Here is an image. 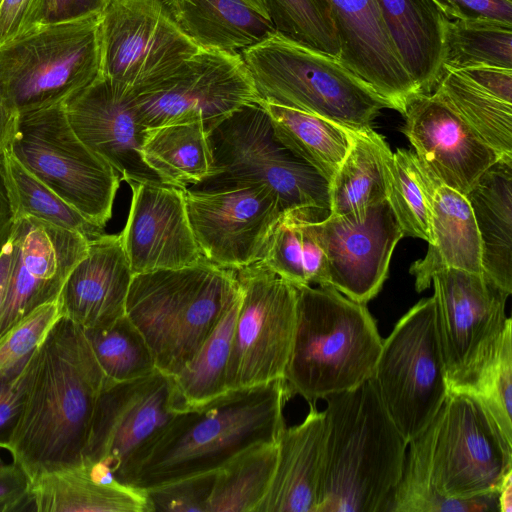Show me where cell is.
<instances>
[{
	"label": "cell",
	"mask_w": 512,
	"mask_h": 512,
	"mask_svg": "<svg viewBox=\"0 0 512 512\" xmlns=\"http://www.w3.org/2000/svg\"><path fill=\"white\" fill-rule=\"evenodd\" d=\"M432 282L449 391L461 390L492 355L512 321L505 312L510 295L483 271L444 269Z\"/></svg>",
	"instance_id": "cell-15"
},
{
	"label": "cell",
	"mask_w": 512,
	"mask_h": 512,
	"mask_svg": "<svg viewBox=\"0 0 512 512\" xmlns=\"http://www.w3.org/2000/svg\"><path fill=\"white\" fill-rule=\"evenodd\" d=\"M457 70L484 91L512 103V69L480 66Z\"/></svg>",
	"instance_id": "cell-51"
},
{
	"label": "cell",
	"mask_w": 512,
	"mask_h": 512,
	"mask_svg": "<svg viewBox=\"0 0 512 512\" xmlns=\"http://www.w3.org/2000/svg\"><path fill=\"white\" fill-rule=\"evenodd\" d=\"M12 238L14 258L0 311V337L33 310L58 299L90 240L32 216L17 218Z\"/></svg>",
	"instance_id": "cell-19"
},
{
	"label": "cell",
	"mask_w": 512,
	"mask_h": 512,
	"mask_svg": "<svg viewBox=\"0 0 512 512\" xmlns=\"http://www.w3.org/2000/svg\"><path fill=\"white\" fill-rule=\"evenodd\" d=\"M6 150L89 222L104 229L121 179L75 134L63 103L17 115Z\"/></svg>",
	"instance_id": "cell-9"
},
{
	"label": "cell",
	"mask_w": 512,
	"mask_h": 512,
	"mask_svg": "<svg viewBox=\"0 0 512 512\" xmlns=\"http://www.w3.org/2000/svg\"><path fill=\"white\" fill-rule=\"evenodd\" d=\"M312 226L326 258L327 285L366 304L381 290L402 229L387 199L359 215H332Z\"/></svg>",
	"instance_id": "cell-18"
},
{
	"label": "cell",
	"mask_w": 512,
	"mask_h": 512,
	"mask_svg": "<svg viewBox=\"0 0 512 512\" xmlns=\"http://www.w3.org/2000/svg\"><path fill=\"white\" fill-rule=\"evenodd\" d=\"M324 400L326 438L317 512H390L408 442L372 379Z\"/></svg>",
	"instance_id": "cell-3"
},
{
	"label": "cell",
	"mask_w": 512,
	"mask_h": 512,
	"mask_svg": "<svg viewBox=\"0 0 512 512\" xmlns=\"http://www.w3.org/2000/svg\"><path fill=\"white\" fill-rule=\"evenodd\" d=\"M17 115L6 105L0 94V154L7 148L12 137Z\"/></svg>",
	"instance_id": "cell-54"
},
{
	"label": "cell",
	"mask_w": 512,
	"mask_h": 512,
	"mask_svg": "<svg viewBox=\"0 0 512 512\" xmlns=\"http://www.w3.org/2000/svg\"><path fill=\"white\" fill-rule=\"evenodd\" d=\"M146 128L202 123L208 132L244 105L261 100L238 52L199 49L157 87L132 97Z\"/></svg>",
	"instance_id": "cell-16"
},
{
	"label": "cell",
	"mask_w": 512,
	"mask_h": 512,
	"mask_svg": "<svg viewBox=\"0 0 512 512\" xmlns=\"http://www.w3.org/2000/svg\"><path fill=\"white\" fill-rule=\"evenodd\" d=\"M42 0H0V49L36 27Z\"/></svg>",
	"instance_id": "cell-47"
},
{
	"label": "cell",
	"mask_w": 512,
	"mask_h": 512,
	"mask_svg": "<svg viewBox=\"0 0 512 512\" xmlns=\"http://www.w3.org/2000/svg\"><path fill=\"white\" fill-rule=\"evenodd\" d=\"M35 351L9 372L0 376V448H8L19 422Z\"/></svg>",
	"instance_id": "cell-46"
},
{
	"label": "cell",
	"mask_w": 512,
	"mask_h": 512,
	"mask_svg": "<svg viewBox=\"0 0 512 512\" xmlns=\"http://www.w3.org/2000/svg\"><path fill=\"white\" fill-rule=\"evenodd\" d=\"M296 324L284 381L308 402L351 390L373 375L383 340L366 304L331 286H295Z\"/></svg>",
	"instance_id": "cell-4"
},
{
	"label": "cell",
	"mask_w": 512,
	"mask_h": 512,
	"mask_svg": "<svg viewBox=\"0 0 512 512\" xmlns=\"http://www.w3.org/2000/svg\"><path fill=\"white\" fill-rule=\"evenodd\" d=\"M132 191L126 224L120 232L134 274L177 269L198 262L184 189L129 182Z\"/></svg>",
	"instance_id": "cell-22"
},
{
	"label": "cell",
	"mask_w": 512,
	"mask_h": 512,
	"mask_svg": "<svg viewBox=\"0 0 512 512\" xmlns=\"http://www.w3.org/2000/svg\"><path fill=\"white\" fill-rule=\"evenodd\" d=\"M480 235L482 270L512 293V155L500 157L465 195Z\"/></svg>",
	"instance_id": "cell-30"
},
{
	"label": "cell",
	"mask_w": 512,
	"mask_h": 512,
	"mask_svg": "<svg viewBox=\"0 0 512 512\" xmlns=\"http://www.w3.org/2000/svg\"><path fill=\"white\" fill-rule=\"evenodd\" d=\"M208 130L202 123L146 128L142 157L166 185L186 189L207 178L213 169Z\"/></svg>",
	"instance_id": "cell-31"
},
{
	"label": "cell",
	"mask_w": 512,
	"mask_h": 512,
	"mask_svg": "<svg viewBox=\"0 0 512 512\" xmlns=\"http://www.w3.org/2000/svg\"><path fill=\"white\" fill-rule=\"evenodd\" d=\"M4 163L16 217L32 216L54 225L79 232L89 239L103 230L81 215L53 190L25 169L8 151Z\"/></svg>",
	"instance_id": "cell-40"
},
{
	"label": "cell",
	"mask_w": 512,
	"mask_h": 512,
	"mask_svg": "<svg viewBox=\"0 0 512 512\" xmlns=\"http://www.w3.org/2000/svg\"><path fill=\"white\" fill-rule=\"evenodd\" d=\"M31 481L16 463L0 464V512L24 510L30 501Z\"/></svg>",
	"instance_id": "cell-49"
},
{
	"label": "cell",
	"mask_w": 512,
	"mask_h": 512,
	"mask_svg": "<svg viewBox=\"0 0 512 512\" xmlns=\"http://www.w3.org/2000/svg\"><path fill=\"white\" fill-rule=\"evenodd\" d=\"M215 472L184 478L146 492L152 512H207Z\"/></svg>",
	"instance_id": "cell-45"
},
{
	"label": "cell",
	"mask_w": 512,
	"mask_h": 512,
	"mask_svg": "<svg viewBox=\"0 0 512 512\" xmlns=\"http://www.w3.org/2000/svg\"><path fill=\"white\" fill-rule=\"evenodd\" d=\"M177 27L197 47L240 53L276 31L264 0H162Z\"/></svg>",
	"instance_id": "cell-26"
},
{
	"label": "cell",
	"mask_w": 512,
	"mask_h": 512,
	"mask_svg": "<svg viewBox=\"0 0 512 512\" xmlns=\"http://www.w3.org/2000/svg\"><path fill=\"white\" fill-rule=\"evenodd\" d=\"M63 106L75 134L110 164L121 180L165 184L142 157L145 128L126 90L100 75L67 98Z\"/></svg>",
	"instance_id": "cell-21"
},
{
	"label": "cell",
	"mask_w": 512,
	"mask_h": 512,
	"mask_svg": "<svg viewBox=\"0 0 512 512\" xmlns=\"http://www.w3.org/2000/svg\"><path fill=\"white\" fill-rule=\"evenodd\" d=\"M450 19L483 16L512 23V0H443Z\"/></svg>",
	"instance_id": "cell-50"
},
{
	"label": "cell",
	"mask_w": 512,
	"mask_h": 512,
	"mask_svg": "<svg viewBox=\"0 0 512 512\" xmlns=\"http://www.w3.org/2000/svg\"><path fill=\"white\" fill-rule=\"evenodd\" d=\"M499 512H512V471H510L498 491Z\"/></svg>",
	"instance_id": "cell-55"
},
{
	"label": "cell",
	"mask_w": 512,
	"mask_h": 512,
	"mask_svg": "<svg viewBox=\"0 0 512 512\" xmlns=\"http://www.w3.org/2000/svg\"><path fill=\"white\" fill-rule=\"evenodd\" d=\"M99 17L39 26L0 49V94L16 115L61 104L101 75Z\"/></svg>",
	"instance_id": "cell-8"
},
{
	"label": "cell",
	"mask_w": 512,
	"mask_h": 512,
	"mask_svg": "<svg viewBox=\"0 0 512 512\" xmlns=\"http://www.w3.org/2000/svg\"><path fill=\"white\" fill-rule=\"evenodd\" d=\"M402 115L401 131L419 160L441 185L462 195L502 157L434 92L412 97Z\"/></svg>",
	"instance_id": "cell-20"
},
{
	"label": "cell",
	"mask_w": 512,
	"mask_h": 512,
	"mask_svg": "<svg viewBox=\"0 0 512 512\" xmlns=\"http://www.w3.org/2000/svg\"><path fill=\"white\" fill-rule=\"evenodd\" d=\"M309 406L300 424L285 427L280 433L275 472L255 512H317L326 421L315 402Z\"/></svg>",
	"instance_id": "cell-25"
},
{
	"label": "cell",
	"mask_w": 512,
	"mask_h": 512,
	"mask_svg": "<svg viewBox=\"0 0 512 512\" xmlns=\"http://www.w3.org/2000/svg\"><path fill=\"white\" fill-rule=\"evenodd\" d=\"M340 60L401 114L420 94L386 29L377 0H328Z\"/></svg>",
	"instance_id": "cell-23"
},
{
	"label": "cell",
	"mask_w": 512,
	"mask_h": 512,
	"mask_svg": "<svg viewBox=\"0 0 512 512\" xmlns=\"http://www.w3.org/2000/svg\"><path fill=\"white\" fill-rule=\"evenodd\" d=\"M433 92L500 156L512 155V103L484 91L451 68H443Z\"/></svg>",
	"instance_id": "cell-36"
},
{
	"label": "cell",
	"mask_w": 512,
	"mask_h": 512,
	"mask_svg": "<svg viewBox=\"0 0 512 512\" xmlns=\"http://www.w3.org/2000/svg\"><path fill=\"white\" fill-rule=\"evenodd\" d=\"M132 278L120 233L90 239L58 296L62 317L84 330L112 324L126 315Z\"/></svg>",
	"instance_id": "cell-24"
},
{
	"label": "cell",
	"mask_w": 512,
	"mask_h": 512,
	"mask_svg": "<svg viewBox=\"0 0 512 512\" xmlns=\"http://www.w3.org/2000/svg\"><path fill=\"white\" fill-rule=\"evenodd\" d=\"M38 512H152L146 492L117 481L103 464H83L31 482Z\"/></svg>",
	"instance_id": "cell-27"
},
{
	"label": "cell",
	"mask_w": 512,
	"mask_h": 512,
	"mask_svg": "<svg viewBox=\"0 0 512 512\" xmlns=\"http://www.w3.org/2000/svg\"><path fill=\"white\" fill-rule=\"evenodd\" d=\"M208 136L212 172L186 189L265 185L275 194L284 213L312 210L330 214L328 181L281 143L261 100L233 112Z\"/></svg>",
	"instance_id": "cell-7"
},
{
	"label": "cell",
	"mask_w": 512,
	"mask_h": 512,
	"mask_svg": "<svg viewBox=\"0 0 512 512\" xmlns=\"http://www.w3.org/2000/svg\"><path fill=\"white\" fill-rule=\"evenodd\" d=\"M386 199L403 236L430 239V220L440 182L412 150L388 148L384 155Z\"/></svg>",
	"instance_id": "cell-34"
},
{
	"label": "cell",
	"mask_w": 512,
	"mask_h": 512,
	"mask_svg": "<svg viewBox=\"0 0 512 512\" xmlns=\"http://www.w3.org/2000/svg\"><path fill=\"white\" fill-rule=\"evenodd\" d=\"M101 76L132 97L147 92L199 51L162 0H109L99 17Z\"/></svg>",
	"instance_id": "cell-13"
},
{
	"label": "cell",
	"mask_w": 512,
	"mask_h": 512,
	"mask_svg": "<svg viewBox=\"0 0 512 512\" xmlns=\"http://www.w3.org/2000/svg\"><path fill=\"white\" fill-rule=\"evenodd\" d=\"M190 225L201 255L238 270L256 263L284 211L265 185L208 191L184 189Z\"/></svg>",
	"instance_id": "cell-17"
},
{
	"label": "cell",
	"mask_w": 512,
	"mask_h": 512,
	"mask_svg": "<svg viewBox=\"0 0 512 512\" xmlns=\"http://www.w3.org/2000/svg\"><path fill=\"white\" fill-rule=\"evenodd\" d=\"M443 68L512 69V23L483 16L448 18Z\"/></svg>",
	"instance_id": "cell-39"
},
{
	"label": "cell",
	"mask_w": 512,
	"mask_h": 512,
	"mask_svg": "<svg viewBox=\"0 0 512 512\" xmlns=\"http://www.w3.org/2000/svg\"><path fill=\"white\" fill-rule=\"evenodd\" d=\"M240 300L241 293L193 359L173 376L179 411L203 406L228 390L227 369Z\"/></svg>",
	"instance_id": "cell-35"
},
{
	"label": "cell",
	"mask_w": 512,
	"mask_h": 512,
	"mask_svg": "<svg viewBox=\"0 0 512 512\" xmlns=\"http://www.w3.org/2000/svg\"><path fill=\"white\" fill-rule=\"evenodd\" d=\"M430 424L408 443L404 467L390 512L499 511L498 494L458 500L442 497L434 488L429 469Z\"/></svg>",
	"instance_id": "cell-38"
},
{
	"label": "cell",
	"mask_w": 512,
	"mask_h": 512,
	"mask_svg": "<svg viewBox=\"0 0 512 512\" xmlns=\"http://www.w3.org/2000/svg\"><path fill=\"white\" fill-rule=\"evenodd\" d=\"M62 317L58 300L46 303L0 337V376L29 357Z\"/></svg>",
	"instance_id": "cell-44"
},
{
	"label": "cell",
	"mask_w": 512,
	"mask_h": 512,
	"mask_svg": "<svg viewBox=\"0 0 512 512\" xmlns=\"http://www.w3.org/2000/svg\"><path fill=\"white\" fill-rule=\"evenodd\" d=\"M108 2L109 0H42L35 28L98 16Z\"/></svg>",
	"instance_id": "cell-48"
},
{
	"label": "cell",
	"mask_w": 512,
	"mask_h": 512,
	"mask_svg": "<svg viewBox=\"0 0 512 512\" xmlns=\"http://www.w3.org/2000/svg\"><path fill=\"white\" fill-rule=\"evenodd\" d=\"M512 321H510L492 355L473 380L457 391L477 398L512 443Z\"/></svg>",
	"instance_id": "cell-43"
},
{
	"label": "cell",
	"mask_w": 512,
	"mask_h": 512,
	"mask_svg": "<svg viewBox=\"0 0 512 512\" xmlns=\"http://www.w3.org/2000/svg\"><path fill=\"white\" fill-rule=\"evenodd\" d=\"M240 55L266 102L327 118L351 130L370 128L390 103L337 56L275 33Z\"/></svg>",
	"instance_id": "cell-6"
},
{
	"label": "cell",
	"mask_w": 512,
	"mask_h": 512,
	"mask_svg": "<svg viewBox=\"0 0 512 512\" xmlns=\"http://www.w3.org/2000/svg\"><path fill=\"white\" fill-rule=\"evenodd\" d=\"M173 377L159 370L128 381H105L83 464H103L131 486L143 460L178 412Z\"/></svg>",
	"instance_id": "cell-12"
},
{
	"label": "cell",
	"mask_w": 512,
	"mask_h": 512,
	"mask_svg": "<svg viewBox=\"0 0 512 512\" xmlns=\"http://www.w3.org/2000/svg\"><path fill=\"white\" fill-rule=\"evenodd\" d=\"M371 379L409 443L431 423L449 391L434 296L417 302L383 340Z\"/></svg>",
	"instance_id": "cell-10"
},
{
	"label": "cell",
	"mask_w": 512,
	"mask_h": 512,
	"mask_svg": "<svg viewBox=\"0 0 512 512\" xmlns=\"http://www.w3.org/2000/svg\"><path fill=\"white\" fill-rule=\"evenodd\" d=\"M276 33L340 57V43L328 0H264Z\"/></svg>",
	"instance_id": "cell-42"
},
{
	"label": "cell",
	"mask_w": 512,
	"mask_h": 512,
	"mask_svg": "<svg viewBox=\"0 0 512 512\" xmlns=\"http://www.w3.org/2000/svg\"><path fill=\"white\" fill-rule=\"evenodd\" d=\"M401 62L420 94L432 93L444 65L447 17L434 0H377Z\"/></svg>",
	"instance_id": "cell-28"
},
{
	"label": "cell",
	"mask_w": 512,
	"mask_h": 512,
	"mask_svg": "<svg viewBox=\"0 0 512 512\" xmlns=\"http://www.w3.org/2000/svg\"><path fill=\"white\" fill-rule=\"evenodd\" d=\"M261 102L281 143L329 183L350 148L352 130L321 116Z\"/></svg>",
	"instance_id": "cell-33"
},
{
	"label": "cell",
	"mask_w": 512,
	"mask_h": 512,
	"mask_svg": "<svg viewBox=\"0 0 512 512\" xmlns=\"http://www.w3.org/2000/svg\"><path fill=\"white\" fill-rule=\"evenodd\" d=\"M428 250L415 261L410 273L418 292L427 289L437 272L455 268L482 272L480 235L465 195L440 185L435 193Z\"/></svg>",
	"instance_id": "cell-29"
},
{
	"label": "cell",
	"mask_w": 512,
	"mask_h": 512,
	"mask_svg": "<svg viewBox=\"0 0 512 512\" xmlns=\"http://www.w3.org/2000/svg\"><path fill=\"white\" fill-rule=\"evenodd\" d=\"M14 258V241L11 236L0 253V311L5 301Z\"/></svg>",
	"instance_id": "cell-53"
},
{
	"label": "cell",
	"mask_w": 512,
	"mask_h": 512,
	"mask_svg": "<svg viewBox=\"0 0 512 512\" xmlns=\"http://www.w3.org/2000/svg\"><path fill=\"white\" fill-rule=\"evenodd\" d=\"M234 270L203 256L195 264L134 274L126 316L145 339L157 370L177 375L240 296Z\"/></svg>",
	"instance_id": "cell-5"
},
{
	"label": "cell",
	"mask_w": 512,
	"mask_h": 512,
	"mask_svg": "<svg viewBox=\"0 0 512 512\" xmlns=\"http://www.w3.org/2000/svg\"><path fill=\"white\" fill-rule=\"evenodd\" d=\"M17 217L7 181L4 154H0V253L11 238Z\"/></svg>",
	"instance_id": "cell-52"
},
{
	"label": "cell",
	"mask_w": 512,
	"mask_h": 512,
	"mask_svg": "<svg viewBox=\"0 0 512 512\" xmlns=\"http://www.w3.org/2000/svg\"><path fill=\"white\" fill-rule=\"evenodd\" d=\"M278 443L256 444L216 471L207 512H255L272 481Z\"/></svg>",
	"instance_id": "cell-37"
},
{
	"label": "cell",
	"mask_w": 512,
	"mask_h": 512,
	"mask_svg": "<svg viewBox=\"0 0 512 512\" xmlns=\"http://www.w3.org/2000/svg\"><path fill=\"white\" fill-rule=\"evenodd\" d=\"M84 333L107 380L128 381L157 370L145 339L126 315Z\"/></svg>",
	"instance_id": "cell-41"
},
{
	"label": "cell",
	"mask_w": 512,
	"mask_h": 512,
	"mask_svg": "<svg viewBox=\"0 0 512 512\" xmlns=\"http://www.w3.org/2000/svg\"><path fill=\"white\" fill-rule=\"evenodd\" d=\"M430 427V477L442 497L498 494L512 471V443L477 398L449 391Z\"/></svg>",
	"instance_id": "cell-11"
},
{
	"label": "cell",
	"mask_w": 512,
	"mask_h": 512,
	"mask_svg": "<svg viewBox=\"0 0 512 512\" xmlns=\"http://www.w3.org/2000/svg\"><path fill=\"white\" fill-rule=\"evenodd\" d=\"M388 148L372 127L352 130L350 148L329 181L330 214L359 215L386 199L384 155Z\"/></svg>",
	"instance_id": "cell-32"
},
{
	"label": "cell",
	"mask_w": 512,
	"mask_h": 512,
	"mask_svg": "<svg viewBox=\"0 0 512 512\" xmlns=\"http://www.w3.org/2000/svg\"><path fill=\"white\" fill-rule=\"evenodd\" d=\"M241 300L227 369V388L283 379L296 324V288L256 262L234 270Z\"/></svg>",
	"instance_id": "cell-14"
},
{
	"label": "cell",
	"mask_w": 512,
	"mask_h": 512,
	"mask_svg": "<svg viewBox=\"0 0 512 512\" xmlns=\"http://www.w3.org/2000/svg\"><path fill=\"white\" fill-rule=\"evenodd\" d=\"M105 381L83 328L61 317L35 350L22 413L7 448L31 482L83 465Z\"/></svg>",
	"instance_id": "cell-1"
},
{
	"label": "cell",
	"mask_w": 512,
	"mask_h": 512,
	"mask_svg": "<svg viewBox=\"0 0 512 512\" xmlns=\"http://www.w3.org/2000/svg\"><path fill=\"white\" fill-rule=\"evenodd\" d=\"M291 397L284 379L227 390L209 403L178 411L140 464L132 487L148 490L215 472L246 449L277 442Z\"/></svg>",
	"instance_id": "cell-2"
}]
</instances>
